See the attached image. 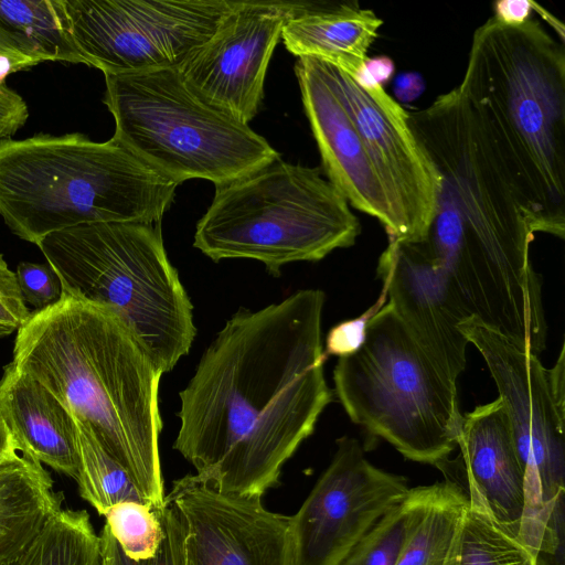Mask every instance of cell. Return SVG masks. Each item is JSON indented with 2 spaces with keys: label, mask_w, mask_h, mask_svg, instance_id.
I'll use <instances>...</instances> for the list:
<instances>
[{
  "label": "cell",
  "mask_w": 565,
  "mask_h": 565,
  "mask_svg": "<svg viewBox=\"0 0 565 565\" xmlns=\"http://www.w3.org/2000/svg\"><path fill=\"white\" fill-rule=\"evenodd\" d=\"M326 296L301 289L241 308L180 392L173 448L221 493L262 497L332 401L323 364Z\"/></svg>",
  "instance_id": "cell-1"
},
{
  "label": "cell",
  "mask_w": 565,
  "mask_h": 565,
  "mask_svg": "<svg viewBox=\"0 0 565 565\" xmlns=\"http://www.w3.org/2000/svg\"><path fill=\"white\" fill-rule=\"evenodd\" d=\"M11 363L92 429L150 507H163V373L111 309L64 291L54 305L31 312L17 332Z\"/></svg>",
  "instance_id": "cell-2"
},
{
  "label": "cell",
  "mask_w": 565,
  "mask_h": 565,
  "mask_svg": "<svg viewBox=\"0 0 565 565\" xmlns=\"http://www.w3.org/2000/svg\"><path fill=\"white\" fill-rule=\"evenodd\" d=\"M533 233L565 234V50L536 19L473 33L458 86Z\"/></svg>",
  "instance_id": "cell-3"
},
{
  "label": "cell",
  "mask_w": 565,
  "mask_h": 565,
  "mask_svg": "<svg viewBox=\"0 0 565 565\" xmlns=\"http://www.w3.org/2000/svg\"><path fill=\"white\" fill-rule=\"evenodd\" d=\"M408 125L439 179L433 220L422 241L459 291L503 292L531 270L532 232L467 96L457 86Z\"/></svg>",
  "instance_id": "cell-4"
},
{
  "label": "cell",
  "mask_w": 565,
  "mask_h": 565,
  "mask_svg": "<svg viewBox=\"0 0 565 565\" xmlns=\"http://www.w3.org/2000/svg\"><path fill=\"white\" fill-rule=\"evenodd\" d=\"M177 186L113 137L41 132L0 140V216L35 245L85 224H158Z\"/></svg>",
  "instance_id": "cell-5"
},
{
  "label": "cell",
  "mask_w": 565,
  "mask_h": 565,
  "mask_svg": "<svg viewBox=\"0 0 565 565\" xmlns=\"http://www.w3.org/2000/svg\"><path fill=\"white\" fill-rule=\"evenodd\" d=\"M36 246L64 291L111 309L162 373L189 353L196 332L193 307L160 223L85 224L52 233Z\"/></svg>",
  "instance_id": "cell-6"
},
{
  "label": "cell",
  "mask_w": 565,
  "mask_h": 565,
  "mask_svg": "<svg viewBox=\"0 0 565 565\" xmlns=\"http://www.w3.org/2000/svg\"><path fill=\"white\" fill-rule=\"evenodd\" d=\"M361 233L345 198L319 168L278 159L215 186L193 245L214 262L247 258L274 276L294 262H317Z\"/></svg>",
  "instance_id": "cell-7"
},
{
  "label": "cell",
  "mask_w": 565,
  "mask_h": 565,
  "mask_svg": "<svg viewBox=\"0 0 565 565\" xmlns=\"http://www.w3.org/2000/svg\"><path fill=\"white\" fill-rule=\"evenodd\" d=\"M333 382L351 420L405 458L437 466L457 447V383L434 364L391 303L369 319L360 349L339 358Z\"/></svg>",
  "instance_id": "cell-8"
},
{
  "label": "cell",
  "mask_w": 565,
  "mask_h": 565,
  "mask_svg": "<svg viewBox=\"0 0 565 565\" xmlns=\"http://www.w3.org/2000/svg\"><path fill=\"white\" fill-rule=\"evenodd\" d=\"M104 75L113 138L178 185L204 179L218 186L280 159L248 125L201 99L179 70Z\"/></svg>",
  "instance_id": "cell-9"
},
{
  "label": "cell",
  "mask_w": 565,
  "mask_h": 565,
  "mask_svg": "<svg viewBox=\"0 0 565 565\" xmlns=\"http://www.w3.org/2000/svg\"><path fill=\"white\" fill-rule=\"evenodd\" d=\"M459 329L483 356L505 406L524 471L522 537L533 531L546 507L565 489L564 344L554 366L546 369L536 354L472 318Z\"/></svg>",
  "instance_id": "cell-10"
},
{
  "label": "cell",
  "mask_w": 565,
  "mask_h": 565,
  "mask_svg": "<svg viewBox=\"0 0 565 565\" xmlns=\"http://www.w3.org/2000/svg\"><path fill=\"white\" fill-rule=\"evenodd\" d=\"M237 2L64 0V7L85 65L118 75L179 70Z\"/></svg>",
  "instance_id": "cell-11"
},
{
  "label": "cell",
  "mask_w": 565,
  "mask_h": 565,
  "mask_svg": "<svg viewBox=\"0 0 565 565\" xmlns=\"http://www.w3.org/2000/svg\"><path fill=\"white\" fill-rule=\"evenodd\" d=\"M186 475L164 497L173 565H295L290 516Z\"/></svg>",
  "instance_id": "cell-12"
},
{
  "label": "cell",
  "mask_w": 565,
  "mask_h": 565,
  "mask_svg": "<svg viewBox=\"0 0 565 565\" xmlns=\"http://www.w3.org/2000/svg\"><path fill=\"white\" fill-rule=\"evenodd\" d=\"M318 61L387 195L395 222L393 239L422 242L434 216L440 179L408 125L407 110L382 85L360 84L343 70Z\"/></svg>",
  "instance_id": "cell-13"
},
{
  "label": "cell",
  "mask_w": 565,
  "mask_h": 565,
  "mask_svg": "<svg viewBox=\"0 0 565 565\" xmlns=\"http://www.w3.org/2000/svg\"><path fill=\"white\" fill-rule=\"evenodd\" d=\"M337 445L331 463L290 516L295 565H338L411 490L404 477L373 466L356 439L344 436Z\"/></svg>",
  "instance_id": "cell-14"
},
{
  "label": "cell",
  "mask_w": 565,
  "mask_h": 565,
  "mask_svg": "<svg viewBox=\"0 0 565 565\" xmlns=\"http://www.w3.org/2000/svg\"><path fill=\"white\" fill-rule=\"evenodd\" d=\"M303 1H238L213 36L180 68L205 103L248 125L264 95V81L285 23Z\"/></svg>",
  "instance_id": "cell-15"
},
{
  "label": "cell",
  "mask_w": 565,
  "mask_h": 565,
  "mask_svg": "<svg viewBox=\"0 0 565 565\" xmlns=\"http://www.w3.org/2000/svg\"><path fill=\"white\" fill-rule=\"evenodd\" d=\"M377 275L408 332L440 372L457 383L469 343L459 326L470 317L440 264L420 242L390 238Z\"/></svg>",
  "instance_id": "cell-16"
},
{
  "label": "cell",
  "mask_w": 565,
  "mask_h": 565,
  "mask_svg": "<svg viewBox=\"0 0 565 565\" xmlns=\"http://www.w3.org/2000/svg\"><path fill=\"white\" fill-rule=\"evenodd\" d=\"M457 447L456 459L447 458L436 467L519 540L525 508L524 471L499 397L462 415Z\"/></svg>",
  "instance_id": "cell-17"
},
{
  "label": "cell",
  "mask_w": 565,
  "mask_h": 565,
  "mask_svg": "<svg viewBox=\"0 0 565 565\" xmlns=\"http://www.w3.org/2000/svg\"><path fill=\"white\" fill-rule=\"evenodd\" d=\"M295 74L327 179L349 204L377 218L388 238L395 235L390 202L361 136L326 81L319 61L298 57Z\"/></svg>",
  "instance_id": "cell-18"
},
{
  "label": "cell",
  "mask_w": 565,
  "mask_h": 565,
  "mask_svg": "<svg viewBox=\"0 0 565 565\" xmlns=\"http://www.w3.org/2000/svg\"><path fill=\"white\" fill-rule=\"evenodd\" d=\"M0 411L26 455L76 480L75 424L70 411L11 362L0 379Z\"/></svg>",
  "instance_id": "cell-19"
},
{
  "label": "cell",
  "mask_w": 565,
  "mask_h": 565,
  "mask_svg": "<svg viewBox=\"0 0 565 565\" xmlns=\"http://www.w3.org/2000/svg\"><path fill=\"white\" fill-rule=\"evenodd\" d=\"M382 24L358 1L303 2L285 23L281 39L291 54L327 62L355 77Z\"/></svg>",
  "instance_id": "cell-20"
},
{
  "label": "cell",
  "mask_w": 565,
  "mask_h": 565,
  "mask_svg": "<svg viewBox=\"0 0 565 565\" xmlns=\"http://www.w3.org/2000/svg\"><path fill=\"white\" fill-rule=\"evenodd\" d=\"M62 499L50 473L32 457L0 465V565L25 548L62 509Z\"/></svg>",
  "instance_id": "cell-21"
},
{
  "label": "cell",
  "mask_w": 565,
  "mask_h": 565,
  "mask_svg": "<svg viewBox=\"0 0 565 565\" xmlns=\"http://www.w3.org/2000/svg\"><path fill=\"white\" fill-rule=\"evenodd\" d=\"M467 504L465 490L455 482L419 487L417 507L396 565H447Z\"/></svg>",
  "instance_id": "cell-22"
},
{
  "label": "cell",
  "mask_w": 565,
  "mask_h": 565,
  "mask_svg": "<svg viewBox=\"0 0 565 565\" xmlns=\"http://www.w3.org/2000/svg\"><path fill=\"white\" fill-rule=\"evenodd\" d=\"M0 30L36 64H84L65 12L64 0H0Z\"/></svg>",
  "instance_id": "cell-23"
},
{
  "label": "cell",
  "mask_w": 565,
  "mask_h": 565,
  "mask_svg": "<svg viewBox=\"0 0 565 565\" xmlns=\"http://www.w3.org/2000/svg\"><path fill=\"white\" fill-rule=\"evenodd\" d=\"M6 565H100V543L85 510L61 509Z\"/></svg>",
  "instance_id": "cell-24"
},
{
  "label": "cell",
  "mask_w": 565,
  "mask_h": 565,
  "mask_svg": "<svg viewBox=\"0 0 565 565\" xmlns=\"http://www.w3.org/2000/svg\"><path fill=\"white\" fill-rule=\"evenodd\" d=\"M73 419L77 449L75 481L79 495L100 515H105L110 508L120 502L147 503L127 472L106 451L92 429L75 417Z\"/></svg>",
  "instance_id": "cell-25"
},
{
  "label": "cell",
  "mask_w": 565,
  "mask_h": 565,
  "mask_svg": "<svg viewBox=\"0 0 565 565\" xmlns=\"http://www.w3.org/2000/svg\"><path fill=\"white\" fill-rule=\"evenodd\" d=\"M467 499V510L447 565H535L525 545L494 522L479 501Z\"/></svg>",
  "instance_id": "cell-26"
},
{
  "label": "cell",
  "mask_w": 565,
  "mask_h": 565,
  "mask_svg": "<svg viewBox=\"0 0 565 565\" xmlns=\"http://www.w3.org/2000/svg\"><path fill=\"white\" fill-rule=\"evenodd\" d=\"M419 499V487L386 512L338 565H396Z\"/></svg>",
  "instance_id": "cell-27"
},
{
  "label": "cell",
  "mask_w": 565,
  "mask_h": 565,
  "mask_svg": "<svg viewBox=\"0 0 565 565\" xmlns=\"http://www.w3.org/2000/svg\"><path fill=\"white\" fill-rule=\"evenodd\" d=\"M161 509L143 502H120L106 512L105 524L129 557L148 558L156 553L163 536Z\"/></svg>",
  "instance_id": "cell-28"
},
{
  "label": "cell",
  "mask_w": 565,
  "mask_h": 565,
  "mask_svg": "<svg viewBox=\"0 0 565 565\" xmlns=\"http://www.w3.org/2000/svg\"><path fill=\"white\" fill-rule=\"evenodd\" d=\"M565 489L561 490L542 519L532 554L535 565H565Z\"/></svg>",
  "instance_id": "cell-29"
},
{
  "label": "cell",
  "mask_w": 565,
  "mask_h": 565,
  "mask_svg": "<svg viewBox=\"0 0 565 565\" xmlns=\"http://www.w3.org/2000/svg\"><path fill=\"white\" fill-rule=\"evenodd\" d=\"M14 273L24 302L35 310L45 309L62 298V281L49 263L22 262Z\"/></svg>",
  "instance_id": "cell-30"
},
{
  "label": "cell",
  "mask_w": 565,
  "mask_h": 565,
  "mask_svg": "<svg viewBox=\"0 0 565 565\" xmlns=\"http://www.w3.org/2000/svg\"><path fill=\"white\" fill-rule=\"evenodd\" d=\"M31 312L24 302L15 273L0 254V337L18 332Z\"/></svg>",
  "instance_id": "cell-31"
},
{
  "label": "cell",
  "mask_w": 565,
  "mask_h": 565,
  "mask_svg": "<svg viewBox=\"0 0 565 565\" xmlns=\"http://www.w3.org/2000/svg\"><path fill=\"white\" fill-rule=\"evenodd\" d=\"M385 297V294L382 291L381 299L369 311L359 318L334 326L327 335L324 355L333 354L341 358L356 352L364 342L369 319L381 308Z\"/></svg>",
  "instance_id": "cell-32"
},
{
  "label": "cell",
  "mask_w": 565,
  "mask_h": 565,
  "mask_svg": "<svg viewBox=\"0 0 565 565\" xmlns=\"http://www.w3.org/2000/svg\"><path fill=\"white\" fill-rule=\"evenodd\" d=\"M98 536L100 543V565H173L170 542L164 526L163 536L156 553L151 557L141 559L129 557L121 550L106 524Z\"/></svg>",
  "instance_id": "cell-33"
},
{
  "label": "cell",
  "mask_w": 565,
  "mask_h": 565,
  "mask_svg": "<svg viewBox=\"0 0 565 565\" xmlns=\"http://www.w3.org/2000/svg\"><path fill=\"white\" fill-rule=\"evenodd\" d=\"M393 94L399 103H413L425 92L426 83L420 73L406 71L398 73L393 79Z\"/></svg>",
  "instance_id": "cell-34"
},
{
  "label": "cell",
  "mask_w": 565,
  "mask_h": 565,
  "mask_svg": "<svg viewBox=\"0 0 565 565\" xmlns=\"http://www.w3.org/2000/svg\"><path fill=\"white\" fill-rule=\"evenodd\" d=\"M395 66L393 61L385 55L367 57L361 72L354 78L363 85H382L391 79Z\"/></svg>",
  "instance_id": "cell-35"
},
{
  "label": "cell",
  "mask_w": 565,
  "mask_h": 565,
  "mask_svg": "<svg viewBox=\"0 0 565 565\" xmlns=\"http://www.w3.org/2000/svg\"><path fill=\"white\" fill-rule=\"evenodd\" d=\"M533 2L527 0H501L494 3V18L509 25L522 24L530 20Z\"/></svg>",
  "instance_id": "cell-36"
},
{
  "label": "cell",
  "mask_w": 565,
  "mask_h": 565,
  "mask_svg": "<svg viewBox=\"0 0 565 565\" xmlns=\"http://www.w3.org/2000/svg\"><path fill=\"white\" fill-rule=\"evenodd\" d=\"M26 455L0 411V465L14 461ZM29 456V455H28Z\"/></svg>",
  "instance_id": "cell-37"
},
{
  "label": "cell",
  "mask_w": 565,
  "mask_h": 565,
  "mask_svg": "<svg viewBox=\"0 0 565 565\" xmlns=\"http://www.w3.org/2000/svg\"><path fill=\"white\" fill-rule=\"evenodd\" d=\"M0 56L10 60L18 71L36 65L19 46L0 30Z\"/></svg>",
  "instance_id": "cell-38"
}]
</instances>
